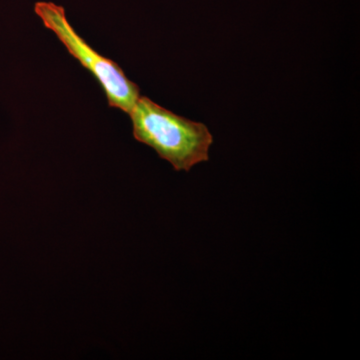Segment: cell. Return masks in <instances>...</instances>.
I'll list each match as a JSON object with an SVG mask.
<instances>
[{"mask_svg": "<svg viewBox=\"0 0 360 360\" xmlns=\"http://www.w3.org/2000/svg\"><path fill=\"white\" fill-rule=\"evenodd\" d=\"M129 115L134 139L155 150L176 172H189L210 160L213 137L203 123L175 115L146 96H139Z\"/></svg>", "mask_w": 360, "mask_h": 360, "instance_id": "cell-1", "label": "cell"}, {"mask_svg": "<svg viewBox=\"0 0 360 360\" xmlns=\"http://www.w3.org/2000/svg\"><path fill=\"white\" fill-rule=\"evenodd\" d=\"M34 11L45 27L56 33L71 56L99 82L108 98V105L129 113L141 94L139 87L127 77L122 68L94 51L75 32L66 18L63 6L51 2H37Z\"/></svg>", "mask_w": 360, "mask_h": 360, "instance_id": "cell-2", "label": "cell"}]
</instances>
